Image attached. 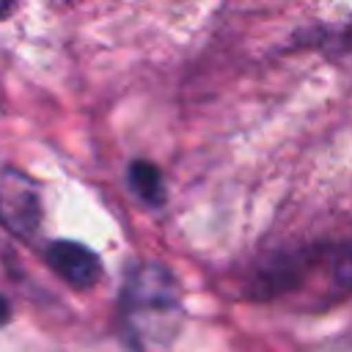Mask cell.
<instances>
[{
    "label": "cell",
    "mask_w": 352,
    "mask_h": 352,
    "mask_svg": "<svg viewBox=\"0 0 352 352\" xmlns=\"http://www.w3.org/2000/svg\"><path fill=\"white\" fill-rule=\"evenodd\" d=\"M352 250L346 239H314L267 250L242 280L245 300L319 314L346 300Z\"/></svg>",
    "instance_id": "6da1fadb"
},
{
    "label": "cell",
    "mask_w": 352,
    "mask_h": 352,
    "mask_svg": "<svg viewBox=\"0 0 352 352\" xmlns=\"http://www.w3.org/2000/svg\"><path fill=\"white\" fill-rule=\"evenodd\" d=\"M184 322V300L176 272L154 258L126 267L118 292V327L135 352L168 349Z\"/></svg>",
    "instance_id": "7a4b0ae2"
},
{
    "label": "cell",
    "mask_w": 352,
    "mask_h": 352,
    "mask_svg": "<svg viewBox=\"0 0 352 352\" xmlns=\"http://www.w3.org/2000/svg\"><path fill=\"white\" fill-rule=\"evenodd\" d=\"M44 220L41 184L16 165L0 168V226L16 239H33Z\"/></svg>",
    "instance_id": "3957f363"
},
{
    "label": "cell",
    "mask_w": 352,
    "mask_h": 352,
    "mask_svg": "<svg viewBox=\"0 0 352 352\" xmlns=\"http://www.w3.org/2000/svg\"><path fill=\"white\" fill-rule=\"evenodd\" d=\"M41 256H44V264L74 292L94 289L104 275L102 256L77 239H52Z\"/></svg>",
    "instance_id": "277c9868"
},
{
    "label": "cell",
    "mask_w": 352,
    "mask_h": 352,
    "mask_svg": "<svg viewBox=\"0 0 352 352\" xmlns=\"http://www.w3.org/2000/svg\"><path fill=\"white\" fill-rule=\"evenodd\" d=\"M126 187L129 192L146 206V209H162L168 201V187H165V176L160 170L157 162L151 160H132L126 165Z\"/></svg>",
    "instance_id": "5b68a950"
},
{
    "label": "cell",
    "mask_w": 352,
    "mask_h": 352,
    "mask_svg": "<svg viewBox=\"0 0 352 352\" xmlns=\"http://www.w3.org/2000/svg\"><path fill=\"white\" fill-rule=\"evenodd\" d=\"M11 319H14V305L6 294H0V327H6Z\"/></svg>",
    "instance_id": "8992f818"
},
{
    "label": "cell",
    "mask_w": 352,
    "mask_h": 352,
    "mask_svg": "<svg viewBox=\"0 0 352 352\" xmlns=\"http://www.w3.org/2000/svg\"><path fill=\"white\" fill-rule=\"evenodd\" d=\"M16 3H19V0H0V19L11 16V11L16 8Z\"/></svg>",
    "instance_id": "52a82bcc"
}]
</instances>
